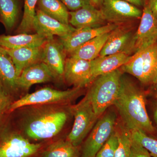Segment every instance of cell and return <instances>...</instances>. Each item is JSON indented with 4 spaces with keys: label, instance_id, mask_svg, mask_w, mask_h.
Here are the masks:
<instances>
[{
    "label": "cell",
    "instance_id": "2e32d148",
    "mask_svg": "<svg viewBox=\"0 0 157 157\" xmlns=\"http://www.w3.org/2000/svg\"><path fill=\"white\" fill-rule=\"evenodd\" d=\"M69 13L70 24L76 29L100 27L107 22L101 10L91 4Z\"/></svg>",
    "mask_w": 157,
    "mask_h": 157
},
{
    "label": "cell",
    "instance_id": "5bb4252c",
    "mask_svg": "<svg viewBox=\"0 0 157 157\" xmlns=\"http://www.w3.org/2000/svg\"><path fill=\"white\" fill-rule=\"evenodd\" d=\"M66 54L62 43L54 37L48 39L43 45L42 62L51 70L56 79L63 78Z\"/></svg>",
    "mask_w": 157,
    "mask_h": 157
},
{
    "label": "cell",
    "instance_id": "1f68e13d",
    "mask_svg": "<svg viewBox=\"0 0 157 157\" xmlns=\"http://www.w3.org/2000/svg\"><path fill=\"white\" fill-rule=\"evenodd\" d=\"M70 11H76L87 5H90V0H60Z\"/></svg>",
    "mask_w": 157,
    "mask_h": 157
},
{
    "label": "cell",
    "instance_id": "d590c367",
    "mask_svg": "<svg viewBox=\"0 0 157 157\" xmlns=\"http://www.w3.org/2000/svg\"><path fill=\"white\" fill-rule=\"evenodd\" d=\"M153 117L156 126L157 127V101H156L155 104L154 109Z\"/></svg>",
    "mask_w": 157,
    "mask_h": 157
},
{
    "label": "cell",
    "instance_id": "9c48e42d",
    "mask_svg": "<svg viewBox=\"0 0 157 157\" xmlns=\"http://www.w3.org/2000/svg\"><path fill=\"white\" fill-rule=\"evenodd\" d=\"M142 11L140 24L129 48L130 56L157 42V19L152 13L147 2Z\"/></svg>",
    "mask_w": 157,
    "mask_h": 157
},
{
    "label": "cell",
    "instance_id": "d6986e66",
    "mask_svg": "<svg viewBox=\"0 0 157 157\" xmlns=\"http://www.w3.org/2000/svg\"><path fill=\"white\" fill-rule=\"evenodd\" d=\"M4 49L12 59L18 77L26 68L43 60V46L36 48Z\"/></svg>",
    "mask_w": 157,
    "mask_h": 157
},
{
    "label": "cell",
    "instance_id": "5b68a950",
    "mask_svg": "<svg viewBox=\"0 0 157 157\" xmlns=\"http://www.w3.org/2000/svg\"><path fill=\"white\" fill-rule=\"evenodd\" d=\"M121 68L144 85L153 86L157 84V42L134 54Z\"/></svg>",
    "mask_w": 157,
    "mask_h": 157
},
{
    "label": "cell",
    "instance_id": "277c9868",
    "mask_svg": "<svg viewBox=\"0 0 157 157\" xmlns=\"http://www.w3.org/2000/svg\"><path fill=\"white\" fill-rule=\"evenodd\" d=\"M122 73L117 70L97 77L91 83L87 96L98 117L114 103L119 93Z\"/></svg>",
    "mask_w": 157,
    "mask_h": 157
},
{
    "label": "cell",
    "instance_id": "603a6c76",
    "mask_svg": "<svg viewBox=\"0 0 157 157\" xmlns=\"http://www.w3.org/2000/svg\"><path fill=\"white\" fill-rule=\"evenodd\" d=\"M21 0H0V18L6 32L11 33L16 26L21 10Z\"/></svg>",
    "mask_w": 157,
    "mask_h": 157
},
{
    "label": "cell",
    "instance_id": "e0dca14e",
    "mask_svg": "<svg viewBox=\"0 0 157 157\" xmlns=\"http://www.w3.org/2000/svg\"><path fill=\"white\" fill-rule=\"evenodd\" d=\"M135 33L129 28L120 25L110 32L109 38L99 56H106L121 52H125L128 54L129 48Z\"/></svg>",
    "mask_w": 157,
    "mask_h": 157
},
{
    "label": "cell",
    "instance_id": "8d00e7d4",
    "mask_svg": "<svg viewBox=\"0 0 157 157\" xmlns=\"http://www.w3.org/2000/svg\"><path fill=\"white\" fill-rule=\"evenodd\" d=\"M153 86L155 87L154 96L155 98L156 101H157V83Z\"/></svg>",
    "mask_w": 157,
    "mask_h": 157
},
{
    "label": "cell",
    "instance_id": "ac0fdd59",
    "mask_svg": "<svg viewBox=\"0 0 157 157\" xmlns=\"http://www.w3.org/2000/svg\"><path fill=\"white\" fill-rule=\"evenodd\" d=\"M17 78L12 59L4 48L0 47V83L16 100L20 91L17 84Z\"/></svg>",
    "mask_w": 157,
    "mask_h": 157
},
{
    "label": "cell",
    "instance_id": "484cf974",
    "mask_svg": "<svg viewBox=\"0 0 157 157\" xmlns=\"http://www.w3.org/2000/svg\"><path fill=\"white\" fill-rule=\"evenodd\" d=\"M115 131L118 139V145L114 157H129L132 140L131 131L123 122L116 124Z\"/></svg>",
    "mask_w": 157,
    "mask_h": 157
},
{
    "label": "cell",
    "instance_id": "52a82bcc",
    "mask_svg": "<svg viewBox=\"0 0 157 157\" xmlns=\"http://www.w3.org/2000/svg\"><path fill=\"white\" fill-rule=\"evenodd\" d=\"M81 89L74 87L72 89L59 90L50 87L43 88L15 100L11 104L8 113L27 106L67 104L79 94Z\"/></svg>",
    "mask_w": 157,
    "mask_h": 157
},
{
    "label": "cell",
    "instance_id": "f546056e",
    "mask_svg": "<svg viewBox=\"0 0 157 157\" xmlns=\"http://www.w3.org/2000/svg\"><path fill=\"white\" fill-rule=\"evenodd\" d=\"M15 100L0 83V120L8 113L11 104Z\"/></svg>",
    "mask_w": 157,
    "mask_h": 157
},
{
    "label": "cell",
    "instance_id": "7c38bea8",
    "mask_svg": "<svg viewBox=\"0 0 157 157\" xmlns=\"http://www.w3.org/2000/svg\"><path fill=\"white\" fill-rule=\"evenodd\" d=\"M33 29L36 33L48 39H52L55 36L59 38L67 36L76 29L70 24L62 23L38 9H36Z\"/></svg>",
    "mask_w": 157,
    "mask_h": 157
},
{
    "label": "cell",
    "instance_id": "44dd1931",
    "mask_svg": "<svg viewBox=\"0 0 157 157\" xmlns=\"http://www.w3.org/2000/svg\"><path fill=\"white\" fill-rule=\"evenodd\" d=\"M131 56L125 52H121L98 56L93 60L91 61L92 72L94 80L98 76L119 69L128 61Z\"/></svg>",
    "mask_w": 157,
    "mask_h": 157
},
{
    "label": "cell",
    "instance_id": "ba28073f",
    "mask_svg": "<svg viewBox=\"0 0 157 157\" xmlns=\"http://www.w3.org/2000/svg\"><path fill=\"white\" fill-rule=\"evenodd\" d=\"M117 115L113 111L106 113L96 123L81 149L82 157H95L114 131Z\"/></svg>",
    "mask_w": 157,
    "mask_h": 157
},
{
    "label": "cell",
    "instance_id": "3957f363",
    "mask_svg": "<svg viewBox=\"0 0 157 157\" xmlns=\"http://www.w3.org/2000/svg\"><path fill=\"white\" fill-rule=\"evenodd\" d=\"M43 147L42 144L32 143L23 135L11 113L0 120V157H33Z\"/></svg>",
    "mask_w": 157,
    "mask_h": 157
},
{
    "label": "cell",
    "instance_id": "4316f807",
    "mask_svg": "<svg viewBox=\"0 0 157 157\" xmlns=\"http://www.w3.org/2000/svg\"><path fill=\"white\" fill-rule=\"evenodd\" d=\"M38 0H24V11L22 20L16 30L17 34H28L33 29V25L36 14V6Z\"/></svg>",
    "mask_w": 157,
    "mask_h": 157
},
{
    "label": "cell",
    "instance_id": "74e56055",
    "mask_svg": "<svg viewBox=\"0 0 157 157\" xmlns=\"http://www.w3.org/2000/svg\"><path fill=\"white\" fill-rule=\"evenodd\" d=\"M0 22H1V18H0Z\"/></svg>",
    "mask_w": 157,
    "mask_h": 157
},
{
    "label": "cell",
    "instance_id": "83f0119b",
    "mask_svg": "<svg viewBox=\"0 0 157 157\" xmlns=\"http://www.w3.org/2000/svg\"><path fill=\"white\" fill-rule=\"evenodd\" d=\"M132 138L148 151L152 157H157V139L151 137L138 129L130 130Z\"/></svg>",
    "mask_w": 157,
    "mask_h": 157
},
{
    "label": "cell",
    "instance_id": "7402d4cb",
    "mask_svg": "<svg viewBox=\"0 0 157 157\" xmlns=\"http://www.w3.org/2000/svg\"><path fill=\"white\" fill-rule=\"evenodd\" d=\"M110 33V32L106 33L91 39L69 54L70 57L88 61L97 58L99 56Z\"/></svg>",
    "mask_w": 157,
    "mask_h": 157
},
{
    "label": "cell",
    "instance_id": "ffe728a7",
    "mask_svg": "<svg viewBox=\"0 0 157 157\" xmlns=\"http://www.w3.org/2000/svg\"><path fill=\"white\" fill-rule=\"evenodd\" d=\"M48 39L37 33L0 35V47L6 49L36 48L45 45Z\"/></svg>",
    "mask_w": 157,
    "mask_h": 157
},
{
    "label": "cell",
    "instance_id": "7a4b0ae2",
    "mask_svg": "<svg viewBox=\"0 0 157 157\" xmlns=\"http://www.w3.org/2000/svg\"><path fill=\"white\" fill-rule=\"evenodd\" d=\"M145 94L133 81L122 75L120 89L114 105L119 112L123 123L129 130L139 129L157 139V129L147 111Z\"/></svg>",
    "mask_w": 157,
    "mask_h": 157
},
{
    "label": "cell",
    "instance_id": "6da1fadb",
    "mask_svg": "<svg viewBox=\"0 0 157 157\" xmlns=\"http://www.w3.org/2000/svg\"><path fill=\"white\" fill-rule=\"evenodd\" d=\"M64 104H53L32 106L24 115L11 113L15 124L24 135L33 140L53 138L62 131L67 121V111Z\"/></svg>",
    "mask_w": 157,
    "mask_h": 157
},
{
    "label": "cell",
    "instance_id": "f1b7e54d",
    "mask_svg": "<svg viewBox=\"0 0 157 157\" xmlns=\"http://www.w3.org/2000/svg\"><path fill=\"white\" fill-rule=\"evenodd\" d=\"M118 145V139L115 131L98 152L95 157H114Z\"/></svg>",
    "mask_w": 157,
    "mask_h": 157
},
{
    "label": "cell",
    "instance_id": "e575fe53",
    "mask_svg": "<svg viewBox=\"0 0 157 157\" xmlns=\"http://www.w3.org/2000/svg\"><path fill=\"white\" fill-rule=\"evenodd\" d=\"M91 4L97 9H100L103 0H90Z\"/></svg>",
    "mask_w": 157,
    "mask_h": 157
},
{
    "label": "cell",
    "instance_id": "4dcf8cb0",
    "mask_svg": "<svg viewBox=\"0 0 157 157\" xmlns=\"http://www.w3.org/2000/svg\"><path fill=\"white\" fill-rule=\"evenodd\" d=\"M129 157H152L148 151L132 138Z\"/></svg>",
    "mask_w": 157,
    "mask_h": 157
},
{
    "label": "cell",
    "instance_id": "8fae6325",
    "mask_svg": "<svg viewBox=\"0 0 157 157\" xmlns=\"http://www.w3.org/2000/svg\"><path fill=\"white\" fill-rule=\"evenodd\" d=\"M63 79L75 88L84 87L93 81L91 61L69 57L66 59Z\"/></svg>",
    "mask_w": 157,
    "mask_h": 157
},
{
    "label": "cell",
    "instance_id": "f35d334b",
    "mask_svg": "<svg viewBox=\"0 0 157 157\" xmlns=\"http://www.w3.org/2000/svg\"></svg>",
    "mask_w": 157,
    "mask_h": 157
},
{
    "label": "cell",
    "instance_id": "9a60e30c",
    "mask_svg": "<svg viewBox=\"0 0 157 157\" xmlns=\"http://www.w3.org/2000/svg\"><path fill=\"white\" fill-rule=\"evenodd\" d=\"M51 70L44 62H41L26 68L17 78L20 91L28 90L34 84L44 83L55 79Z\"/></svg>",
    "mask_w": 157,
    "mask_h": 157
},
{
    "label": "cell",
    "instance_id": "4fadbf2b",
    "mask_svg": "<svg viewBox=\"0 0 157 157\" xmlns=\"http://www.w3.org/2000/svg\"><path fill=\"white\" fill-rule=\"evenodd\" d=\"M120 25L109 23L98 28H86L76 29L72 33L63 38H59V40L63 46L66 53L70 54L75 49L95 37L110 33Z\"/></svg>",
    "mask_w": 157,
    "mask_h": 157
},
{
    "label": "cell",
    "instance_id": "8992f818",
    "mask_svg": "<svg viewBox=\"0 0 157 157\" xmlns=\"http://www.w3.org/2000/svg\"><path fill=\"white\" fill-rule=\"evenodd\" d=\"M70 110L74 116V122L66 140L78 147L92 130L99 117L86 95L78 104L70 107Z\"/></svg>",
    "mask_w": 157,
    "mask_h": 157
},
{
    "label": "cell",
    "instance_id": "836d02e7",
    "mask_svg": "<svg viewBox=\"0 0 157 157\" xmlns=\"http://www.w3.org/2000/svg\"><path fill=\"white\" fill-rule=\"evenodd\" d=\"M134 5L139 8H143L147 0H122Z\"/></svg>",
    "mask_w": 157,
    "mask_h": 157
},
{
    "label": "cell",
    "instance_id": "d6a6232c",
    "mask_svg": "<svg viewBox=\"0 0 157 157\" xmlns=\"http://www.w3.org/2000/svg\"><path fill=\"white\" fill-rule=\"evenodd\" d=\"M152 13L157 19V0H147Z\"/></svg>",
    "mask_w": 157,
    "mask_h": 157
},
{
    "label": "cell",
    "instance_id": "30bf717a",
    "mask_svg": "<svg viewBox=\"0 0 157 157\" xmlns=\"http://www.w3.org/2000/svg\"><path fill=\"white\" fill-rule=\"evenodd\" d=\"M100 9L107 22L118 25L140 19L143 12L140 8L122 0H103Z\"/></svg>",
    "mask_w": 157,
    "mask_h": 157
},
{
    "label": "cell",
    "instance_id": "d4e9b609",
    "mask_svg": "<svg viewBox=\"0 0 157 157\" xmlns=\"http://www.w3.org/2000/svg\"><path fill=\"white\" fill-rule=\"evenodd\" d=\"M40 157H80V152L78 147L67 140H59L42 150Z\"/></svg>",
    "mask_w": 157,
    "mask_h": 157
},
{
    "label": "cell",
    "instance_id": "cb8c5ba5",
    "mask_svg": "<svg viewBox=\"0 0 157 157\" xmlns=\"http://www.w3.org/2000/svg\"><path fill=\"white\" fill-rule=\"evenodd\" d=\"M37 9L64 24L70 25V11L60 0H38Z\"/></svg>",
    "mask_w": 157,
    "mask_h": 157
}]
</instances>
